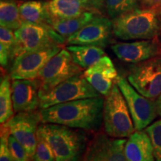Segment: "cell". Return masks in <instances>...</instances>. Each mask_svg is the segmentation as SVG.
Returning <instances> with one entry per match:
<instances>
[{
	"label": "cell",
	"mask_w": 161,
	"mask_h": 161,
	"mask_svg": "<svg viewBox=\"0 0 161 161\" xmlns=\"http://www.w3.org/2000/svg\"><path fill=\"white\" fill-rule=\"evenodd\" d=\"M104 101L102 96L83 98L40 109L41 122L98 131L103 122Z\"/></svg>",
	"instance_id": "1"
},
{
	"label": "cell",
	"mask_w": 161,
	"mask_h": 161,
	"mask_svg": "<svg viewBox=\"0 0 161 161\" xmlns=\"http://www.w3.org/2000/svg\"><path fill=\"white\" fill-rule=\"evenodd\" d=\"M38 132L50 144L56 161H78L88 144L84 130L63 125L42 123Z\"/></svg>",
	"instance_id": "2"
},
{
	"label": "cell",
	"mask_w": 161,
	"mask_h": 161,
	"mask_svg": "<svg viewBox=\"0 0 161 161\" xmlns=\"http://www.w3.org/2000/svg\"><path fill=\"white\" fill-rule=\"evenodd\" d=\"M158 10L136 8L113 19L114 35L122 40H152L158 31Z\"/></svg>",
	"instance_id": "3"
},
{
	"label": "cell",
	"mask_w": 161,
	"mask_h": 161,
	"mask_svg": "<svg viewBox=\"0 0 161 161\" xmlns=\"http://www.w3.org/2000/svg\"><path fill=\"white\" fill-rule=\"evenodd\" d=\"M103 124L106 134L114 138L129 137L135 130L125 99L116 83L104 101Z\"/></svg>",
	"instance_id": "4"
},
{
	"label": "cell",
	"mask_w": 161,
	"mask_h": 161,
	"mask_svg": "<svg viewBox=\"0 0 161 161\" xmlns=\"http://www.w3.org/2000/svg\"><path fill=\"white\" fill-rule=\"evenodd\" d=\"M102 96L79 72L45 92H39L40 109L72 101Z\"/></svg>",
	"instance_id": "5"
},
{
	"label": "cell",
	"mask_w": 161,
	"mask_h": 161,
	"mask_svg": "<svg viewBox=\"0 0 161 161\" xmlns=\"http://www.w3.org/2000/svg\"><path fill=\"white\" fill-rule=\"evenodd\" d=\"M17 43L13 60L23 52L33 51L55 45H62L66 39L50 25H41L23 22L21 27L14 31Z\"/></svg>",
	"instance_id": "6"
},
{
	"label": "cell",
	"mask_w": 161,
	"mask_h": 161,
	"mask_svg": "<svg viewBox=\"0 0 161 161\" xmlns=\"http://www.w3.org/2000/svg\"><path fill=\"white\" fill-rule=\"evenodd\" d=\"M116 84L129 109L136 130H142L158 115L155 102L140 94L124 77L118 75Z\"/></svg>",
	"instance_id": "7"
},
{
	"label": "cell",
	"mask_w": 161,
	"mask_h": 161,
	"mask_svg": "<svg viewBox=\"0 0 161 161\" xmlns=\"http://www.w3.org/2000/svg\"><path fill=\"white\" fill-rule=\"evenodd\" d=\"M81 67L74 62L67 49H61L49 60L39 72L36 79L40 85V92L49 91L76 74L81 72Z\"/></svg>",
	"instance_id": "8"
},
{
	"label": "cell",
	"mask_w": 161,
	"mask_h": 161,
	"mask_svg": "<svg viewBox=\"0 0 161 161\" xmlns=\"http://www.w3.org/2000/svg\"><path fill=\"white\" fill-rule=\"evenodd\" d=\"M129 83L145 97L154 99L161 94V58H153L133 66Z\"/></svg>",
	"instance_id": "9"
},
{
	"label": "cell",
	"mask_w": 161,
	"mask_h": 161,
	"mask_svg": "<svg viewBox=\"0 0 161 161\" xmlns=\"http://www.w3.org/2000/svg\"><path fill=\"white\" fill-rule=\"evenodd\" d=\"M61 50V45H55L20 54L14 60L10 78L16 79H36L49 60Z\"/></svg>",
	"instance_id": "10"
},
{
	"label": "cell",
	"mask_w": 161,
	"mask_h": 161,
	"mask_svg": "<svg viewBox=\"0 0 161 161\" xmlns=\"http://www.w3.org/2000/svg\"><path fill=\"white\" fill-rule=\"evenodd\" d=\"M40 122H41L40 110H35L17 113L3 125L25 148L30 160H32L36 151Z\"/></svg>",
	"instance_id": "11"
},
{
	"label": "cell",
	"mask_w": 161,
	"mask_h": 161,
	"mask_svg": "<svg viewBox=\"0 0 161 161\" xmlns=\"http://www.w3.org/2000/svg\"><path fill=\"white\" fill-rule=\"evenodd\" d=\"M126 141L107 134H97L87 144L78 161H127L124 152Z\"/></svg>",
	"instance_id": "12"
},
{
	"label": "cell",
	"mask_w": 161,
	"mask_h": 161,
	"mask_svg": "<svg viewBox=\"0 0 161 161\" xmlns=\"http://www.w3.org/2000/svg\"><path fill=\"white\" fill-rule=\"evenodd\" d=\"M113 31V22L96 15L79 31L66 38L68 45L96 46L104 47L109 43Z\"/></svg>",
	"instance_id": "13"
},
{
	"label": "cell",
	"mask_w": 161,
	"mask_h": 161,
	"mask_svg": "<svg viewBox=\"0 0 161 161\" xmlns=\"http://www.w3.org/2000/svg\"><path fill=\"white\" fill-rule=\"evenodd\" d=\"M111 49L119 59L131 64L141 63L155 58L161 52L158 42L153 40L116 43L111 46Z\"/></svg>",
	"instance_id": "14"
},
{
	"label": "cell",
	"mask_w": 161,
	"mask_h": 161,
	"mask_svg": "<svg viewBox=\"0 0 161 161\" xmlns=\"http://www.w3.org/2000/svg\"><path fill=\"white\" fill-rule=\"evenodd\" d=\"M14 112L35 111L40 107V85L37 79H16L11 83Z\"/></svg>",
	"instance_id": "15"
},
{
	"label": "cell",
	"mask_w": 161,
	"mask_h": 161,
	"mask_svg": "<svg viewBox=\"0 0 161 161\" xmlns=\"http://www.w3.org/2000/svg\"><path fill=\"white\" fill-rule=\"evenodd\" d=\"M84 77L102 96H107L116 83L117 72L112 60L104 55L84 72Z\"/></svg>",
	"instance_id": "16"
},
{
	"label": "cell",
	"mask_w": 161,
	"mask_h": 161,
	"mask_svg": "<svg viewBox=\"0 0 161 161\" xmlns=\"http://www.w3.org/2000/svg\"><path fill=\"white\" fill-rule=\"evenodd\" d=\"M104 0H51L48 7L54 19H69L101 9Z\"/></svg>",
	"instance_id": "17"
},
{
	"label": "cell",
	"mask_w": 161,
	"mask_h": 161,
	"mask_svg": "<svg viewBox=\"0 0 161 161\" xmlns=\"http://www.w3.org/2000/svg\"><path fill=\"white\" fill-rule=\"evenodd\" d=\"M127 161H154V148L146 131L136 130L133 133L125 145Z\"/></svg>",
	"instance_id": "18"
},
{
	"label": "cell",
	"mask_w": 161,
	"mask_h": 161,
	"mask_svg": "<svg viewBox=\"0 0 161 161\" xmlns=\"http://www.w3.org/2000/svg\"><path fill=\"white\" fill-rule=\"evenodd\" d=\"M19 11L23 22L51 26L53 17L49 12L48 3L37 0L25 2L19 5Z\"/></svg>",
	"instance_id": "19"
},
{
	"label": "cell",
	"mask_w": 161,
	"mask_h": 161,
	"mask_svg": "<svg viewBox=\"0 0 161 161\" xmlns=\"http://www.w3.org/2000/svg\"><path fill=\"white\" fill-rule=\"evenodd\" d=\"M74 62L81 68L87 69L104 56V50L96 46L69 45L66 47Z\"/></svg>",
	"instance_id": "20"
},
{
	"label": "cell",
	"mask_w": 161,
	"mask_h": 161,
	"mask_svg": "<svg viewBox=\"0 0 161 161\" xmlns=\"http://www.w3.org/2000/svg\"><path fill=\"white\" fill-rule=\"evenodd\" d=\"M95 12L88 11L79 17L69 19H54L51 26L59 35L67 38L79 31L96 17Z\"/></svg>",
	"instance_id": "21"
},
{
	"label": "cell",
	"mask_w": 161,
	"mask_h": 161,
	"mask_svg": "<svg viewBox=\"0 0 161 161\" xmlns=\"http://www.w3.org/2000/svg\"><path fill=\"white\" fill-rule=\"evenodd\" d=\"M19 6L14 0H1L0 2V24L3 27L17 30L23 25Z\"/></svg>",
	"instance_id": "22"
},
{
	"label": "cell",
	"mask_w": 161,
	"mask_h": 161,
	"mask_svg": "<svg viewBox=\"0 0 161 161\" xmlns=\"http://www.w3.org/2000/svg\"><path fill=\"white\" fill-rule=\"evenodd\" d=\"M10 79L9 75H5L1 78L0 83V122L2 125L7 122L14 113Z\"/></svg>",
	"instance_id": "23"
},
{
	"label": "cell",
	"mask_w": 161,
	"mask_h": 161,
	"mask_svg": "<svg viewBox=\"0 0 161 161\" xmlns=\"http://www.w3.org/2000/svg\"><path fill=\"white\" fill-rule=\"evenodd\" d=\"M139 0H104L108 15L113 19L132 10L138 8Z\"/></svg>",
	"instance_id": "24"
},
{
	"label": "cell",
	"mask_w": 161,
	"mask_h": 161,
	"mask_svg": "<svg viewBox=\"0 0 161 161\" xmlns=\"http://www.w3.org/2000/svg\"><path fill=\"white\" fill-rule=\"evenodd\" d=\"M32 161H56L55 153L48 141L37 130V142Z\"/></svg>",
	"instance_id": "25"
},
{
	"label": "cell",
	"mask_w": 161,
	"mask_h": 161,
	"mask_svg": "<svg viewBox=\"0 0 161 161\" xmlns=\"http://www.w3.org/2000/svg\"><path fill=\"white\" fill-rule=\"evenodd\" d=\"M146 131L152 141L155 161H161V119L148 126Z\"/></svg>",
	"instance_id": "26"
},
{
	"label": "cell",
	"mask_w": 161,
	"mask_h": 161,
	"mask_svg": "<svg viewBox=\"0 0 161 161\" xmlns=\"http://www.w3.org/2000/svg\"><path fill=\"white\" fill-rule=\"evenodd\" d=\"M8 148L14 161H29L30 158L28 155L25 148L13 135L10 134L8 136Z\"/></svg>",
	"instance_id": "27"
},
{
	"label": "cell",
	"mask_w": 161,
	"mask_h": 161,
	"mask_svg": "<svg viewBox=\"0 0 161 161\" xmlns=\"http://www.w3.org/2000/svg\"><path fill=\"white\" fill-rule=\"evenodd\" d=\"M17 40L13 30L1 26L0 28V44L3 45L6 49L11 52V60H13L14 52L17 46Z\"/></svg>",
	"instance_id": "28"
},
{
	"label": "cell",
	"mask_w": 161,
	"mask_h": 161,
	"mask_svg": "<svg viewBox=\"0 0 161 161\" xmlns=\"http://www.w3.org/2000/svg\"><path fill=\"white\" fill-rule=\"evenodd\" d=\"M9 130L2 125L1 140H0V161H14L8 148Z\"/></svg>",
	"instance_id": "29"
},
{
	"label": "cell",
	"mask_w": 161,
	"mask_h": 161,
	"mask_svg": "<svg viewBox=\"0 0 161 161\" xmlns=\"http://www.w3.org/2000/svg\"><path fill=\"white\" fill-rule=\"evenodd\" d=\"M144 5H148L149 8L158 9L161 6V0H141Z\"/></svg>",
	"instance_id": "30"
},
{
	"label": "cell",
	"mask_w": 161,
	"mask_h": 161,
	"mask_svg": "<svg viewBox=\"0 0 161 161\" xmlns=\"http://www.w3.org/2000/svg\"><path fill=\"white\" fill-rule=\"evenodd\" d=\"M155 104H156L157 112H158V114L161 116V94L158 96V98H157Z\"/></svg>",
	"instance_id": "31"
},
{
	"label": "cell",
	"mask_w": 161,
	"mask_h": 161,
	"mask_svg": "<svg viewBox=\"0 0 161 161\" xmlns=\"http://www.w3.org/2000/svg\"><path fill=\"white\" fill-rule=\"evenodd\" d=\"M157 10H158V12H161V6H160V8H158L157 9Z\"/></svg>",
	"instance_id": "32"
}]
</instances>
